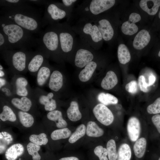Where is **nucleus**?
<instances>
[{
    "mask_svg": "<svg viewBox=\"0 0 160 160\" xmlns=\"http://www.w3.org/2000/svg\"><path fill=\"white\" fill-rule=\"evenodd\" d=\"M1 15L31 33L42 32V17L39 11L27 3L14 8L2 7Z\"/></svg>",
    "mask_w": 160,
    "mask_h": 160,
    "instance_id": "1",
    "label": "nucleus"
},
{
    "mask_svg": "<svg viewBox=\"0 0 160 160\" xmlns=\"http://www.w3.org/2000/svg\"><path fill=\"white\" fill-rule=\"evenodd\" d=\"M0 31L7 40L9 50H26L37 46V39L33 37V34L1 15Z\"/></svg>",
    "mask_w": 160,
    "mask_h": 160,
    "instance_id": "2",
    "label": "nucleus"
},
{
    "mask_svg": "<svg viewBox=\"0 0 160 160\" xmlns=\"http://www.w3.org/2000/svg\"><path fill=\"white\" fill-rule=\"evenodd\" d=\"M116 2L115 0H84L73 9L68 22L73 19L92 20L112 8Z\"/></svg>",
    "mask_w": 160,
    "mask_h": 160,
    "instance_id": "3",
    "label": "nucleus"
},
{
    "mask_svg": "<svg viewBox=\"0 0 160 160\" xmlns=\"http://www.w3.org/2000/svg\"><path fill=\"white\" fill-rule=\"evenodd\" d=\"M71 26L81 41L95 50L101 47L103 38L98 27L92 20H78Z\"/></svg>",
    "mask_w": 160,
    "mask_h": 160,
    "instance_id": "4",
    "label": "nucleus"
},
{
    "mask_svg": "<svg viewBox=\"0 0 160 160\" xmlns=\"http://www.w3.org/2000/svg\"><path fill=\"white\" fill-rule=\"evenodd\" d=\"M37 39L38 50L45 57L59 56L62 55L58 30L56 24L48 25Z\"/></svg>",
    "mask_w": 160,
    "mask_h": 160,
    "instance_id": "5",
    "label": "nucleus"
},
{
    "mask_svg": "<svg viewBox=\"0 0 160 160\" xmlns=\"http://www.w3.org/2000/svg\"><path fill=\"white\" fill-rule=\"evenodd\" d=\"M41 20L42 27L59 23L65 18L66 21L70 18L73 11L65 7L62 3L47 0Z\"/></svg>",
    "mask_w": 160,
    "mask_h": 160,
    "instance_id": "6",
    "label": "nucleus"
},
{
    "mask_svg": "<svg viewBox=\"0 0 160 160\" xmlns=\"http://www.w3.org/2000/svg\"><path fill=\"white\" fill-rule=\"evenodd\" d=\"M58 33L62 55L74 52L78 39L70 24L67 21L56 23Z\"/></svg>",
    "mask_w": 160,
    "mask_h": 160,
    "instance_id": "7",
    "label": "nucleus"
},
{
    "mask_svg": "<svg viewBox=\"0 0 160 160\" xmlns=\"http://www.w3.org/2000/svg\"><path fill=\"white\" fill-rule=\"evenodd\" d=\"M7 62L19 72L25 70L33 53L26 50H7L1 52Z\"/></svg>",
    "mask_w": 160,
    "mask_h": 160,
    "instance_id": "8",
    "label": "nucleus"
},
{
    "mask_svg": "<svg viewBox=\"0 0 160 160\" xmlns=\"http://www.w3.org/2000/svg\"><path fill=\"white\" fill-rule=\"evenodd\" d=\"M95 49L89 45L78 39L74 51V63L77 67L83 68L92 61L94 58Z\"/></svg>",
    "mask_w": 160,
    "mask_h": 160,
    "instance_id": "9",
    "label": "nucleus"
},
{
    "mask_svg": "<svg viewBox=\"0 0 160 160\" xmlns=\"http://www.w3.org/2000/svg\"><path fill=\"white\" fill-rule=\"evenodd\" d=\"M92 20L98 27L103 40L109 42L113 39L114 30L112 22L108 17L102 14Z\"/></svg>",
    "mask_w": 160,
    "mask_h": 160,
    "instance_id": "10",
    "label": "nucleus"
},
{
    "mask_svg": "<svg viewBox=\"0 0 160 160\" xmlns=\"http://www.w3.org/2000/svg\"><path fill=\"white\" fill-rule=\"evenodd\" d=\"M93 113L100 123L105 125L111 124L114 120L113 115L111 111L105 105L98 104L93 108Z\"/></svg>",
    "mask_w": 160,
    "mask_h": 160,
    "instance_id": "11",
    "label": "nucleus"
},
{
    "mask_svg": "<svg viewBox=\"0 0 160 160\" xmlns=\"http://www.w3.org/2000/svg\"><path fill=\"white\" fill-rule=\"evenodd\" d=\"M45 57L44 53L39 50L33 53L27 65L29 71L33 73L38 71L44 62Z\"/></svg>",
    "mask_w": 160,
    "mask_h": 160,
    "instance_id": "12",
    "label": "nucleus"
},
{
    "mask_svg": "<svg viewBox=\"0 0 160 160\" xmlns=\"http://www.w3.org/2000/svg\"><path fill=\"white\" fill-rule=\"evenodd\" d=\"M128 135L130 140L136 141L138 138L140 132V125L138 119L132 117L129 119L127 126Z\"/></svg>",
    "mask_w": 160,
    "mask_h": 160,
    "instance_id": "13",
    "label": "nucleus"
},
{
    "mask_svg": "<svg viewBox=\"0 0 160 160\" xmlns=\"http://www.w3.org/2000/svg\"><path fill=\"white\" fill-rule=\"evenodd\" d=\"M151 39L148 31L145 29L142 30L135 36L133 42V47L136 49H142L148 45Z\"/></svg>",
    "mask_w": 160,
    "mask_h": 160,
    "instance_id": "14",
    "label": "nucleus"
},
{
    "mask_svg": "<svg viewBox=\"0 0 160 160\" xmlns=\"http://www.w3.org/2000/svg\"><path fill=\"white\" fill-rule=\"evenodd\" d=\"M140 7L151 15H155L160 6V0H141L139 3Z\"/></svg>",
    "mask_w": 160,
    "mask_h": 160,
    "instance_id": "15",
    "label": "nucleus"
},
{
    "mask_svg": "<svg viewBox=\"0 0 160 160\" xmlns=\"http://www.w3.org/2000/svg\"><path fill=\"white\" fill-rule=\"evenodd\" d=\"M63 84V76L61 72L58 70L53 71L49 79V88L52 91L57 92L62 87Z\"/></svg>",
    "mask_w": 160,
    "mask_h": 160,
    "instance_id": "16",
    "label": "nucleus"
},
{
    "mask_svg": "<svg viewBox=\"0 0 160 160\" xmlns=\"http://www.w3.org/2000/svg\"><path fill=\"white\" fill-rule=\"evenodd\" d=\"M97 66V63L92 61L86 65L79 75L80 80L83 82L89 81L91 78Z\"/></svg>",
    "mask_w": 160,
    "mask_h": 160,
    "instance_id": "17",
    "label": "nucleus"
},
{
    "mask_svg": "<svg viewBox=\"0 0 160 160\" xmlns=\"http://www.w3.org/2000/svg\"><path fill=\"white\" fill-rule=\"evenodd\" d=\"M118 79L115 73L112 71H108L105 76L102 80L101 86L106 90H110L113 88L117 84Z\"/></svg>",
    "mask_w": 160,
    "mask_h": 160,
    "instance_id": "18",
    "label": "nucleus"
},
{
    "mask_svg": "<svg viewBox=\"0 0 160 160\" xmlns=\"http://www.w3.org/2000/svg\"><path fill=\"white\" fill-rule=\"evenodd\" d=\"M53 96V93L50 92L47 95H42L39 97V102L40 104L44 105L46 111H51L56 108V101L52 99Z\"/></svg>",
    "mask_w": 160,
    "mask_h": 160,
    "instance_id": "19",
    "label": "nucleus"
},
{
    "mask_svg": "<svg viewBox=\"0 0 160 160\" xmlns=\"http://www.w3.org/2000/svg\"><path fill=\"white\" fill-rule=\"evenodd\" d=\"M51 71L45 60L42 66L40 68L37 75L36 81L38 85L40 86L44 85L49 77Z\"/></svg>",
    "mask_w": 160,
    "mask_h": 160,
    "instance_id": "20",
    "label": "nucleus"
},
{
    "mask_svg": "<svg viewBox=\"0 0 160 160\" xmlns=\"http://www.w3.org/2000/svg\"><path fill=\"white\" fill-rule=\"evenodd\" d=\"M24 148L20 143L14 144L9 147L6 151V158L8 160H15L23 153Z\"/></svg>",
    "mask_w": 160,
    "mask_h": 160,
    "instance_id": "21",
    "label": "nucleus"
},
{
    "mask_svg": "<svg viewBox=\"0 0 160 160\" xmlns=\"http://www.w3.org/2000/svg\"><path fill=\"white\" fill-rule=\"evenodd\" d=\"M11 102L15 107L24 112L29 111L32 105L31 100L27 97L13 98Z\"/></svg>",
    "mask_w": 160,
    "mask_h": 160,
    "instance_id": "22",
    "label": "nucleus"
},
{
    "mask_svg": "<svg viewBox=\"0 0 160 160\" xmlns=\"http://www.w3.org/2000/svg\"><path fill=\"white\" fill-rule=\"evenodd\" d=\"M28 84V81L25 78L23 77L17 78L15 82L16 94L20 96L26 97L28 93L27 87Z\"/></svg>",
    "mask_w": 160,
    "mask_h": 160,
    "instance_id": "23",
    "label": "nucleus"
},
{
    "mask_svg": "<svg viewBox=\"0 0 160 160\" xmlns=\"http://www.w3.org/2000/svg\"><path fill=\"white\" fill-rule=\"evenodd\" d=\"M47 118L55 122L56 126L58 128H65L67 125L66 121L62 116V112L58 110L50 111L47 115Z\"/></svg>",
    "mask_w": 160,
    "mask_h": 160,
    "instance_id": "24",
    "label": "nucleus"
},
{
    "mask_svg": "<svg viewBox=\"0 0 160 160\" xmlns=\"http://www.w3.org/2000/svg\"><path fill=\"white\" fill-rule=\"evenodd\" d=\"M67 114L68 118L72 121H76L81 119V114L76 101H73L71 102L70 106L67 110Z\"/></svg>",
    "mask_w": 160,
    "mask_h": 160,
    "instance_id": "25",
    "label": "nucleus"
},
{
    "mask_svg": "<svg viewBox=\"0 0 160 160\" xmlns=\"http://www.w3.org/2000/svg\"><path fill=\"white\" fill-rule=\"evenodd\" d=\"M117 56L119 62L122 64H125L130 61V53L125 44H121L119 45L117 49Z\"/></svg>",
    "mask_w": 160,
    "mask_h": 160,
    "instance_id": "26",
    "label": "nucleus"
},
{
    "mask_svg": "<svg viewBox=\"0 0 160 160\" xmlns=\"http://www.w3.org/2000/svg\"><path fill=\"white\" fill-rule=\"evenodd\" d=\"M86 133L89 137H98L103 135L104 131L94 121H90L87 124Z\"/></svg>",
    "mask_w": 160,
    "mask_h": 160,
    "instance_id": "27",
    "label": "nucleus"
},
{
    "mask_svg": "<svg viewBox=\"0 0 160 160\" xmlns=\"http://www.w3.org/2000/svg\"><path fill=\"white\" fill-rule=\"evenodd\" d=\"M146 146V140L144 137L137 140L135 142L133 150L135 156L138 158L142 157L145 153Z\"/></svg>",
    "mask_w": 160,
    "mask_h": 160,
    "instance_id": "28",
    "label": "nucleus"
},
{
    "mask_svg": "<svg viewBox=\"0 0 160 160\" xmlns=\"http://www.w3.org/2000/svg\"><path fill=\"white\" fill-rule=\"evenodd\" d=\"M98 101L105 105L110 104H116L118 100L117 97L113 95L108 93L101 92L97 97Z\"/></svg>",
    "mask_w": 160,
    "mask_h": 160,
    "instance_id": "29",
    "label": "nucleus"
},
{
    "mask_svg": "<svg viewBox=\"0 0 160 160\" xmlns=\"http://www.w3.org/2000/svg\"><path fill=\"white\" fill-rule=\"evenodd\" d=\"M131 151L129 145L127 144L123 143L119 148L118 154V160H130Z\"/></svg>",
    "mask_w": 160,
    "mask_h": 160,
    "instance_id": "30",
    "label": "nucleus"
},
{
    "mask_svg": "<svg viewBox=\"0 0 160 160\" xmlns=\"http://www.w3.org/2000/svg\"><path fill=\"white\" fill-rule=\"evenodd\" d=\"M0 119L4 121H9L14 122L16 120V117L12 109L5 105L3 107L2 111L0 114Z\"/></svg>",
    "mask_w": 160,
    "mask_h": 160,
    "instance_id": "31",
    "label": "nucleus"
},
{
    "mask_svg": "<svg viewBox=\"0 0 160 160\" xmlns=\"http://www.w3.org/2000/svg\"><path fill=\"white\" fill-rule=\"evenodd\" d=\"M138 29L135 23L129 20L124 22L121 26L122 32L126 35H133L137 32Z\"/></svg>",
    "mask_w": 160,
    "mask_h": 160,
    "instance_id": "32",
    "label": "nucleus"
},
{
    "mask_svg": "<svg viewBox=\"0 0 160 160\" xmlns=\"http://www.w3.org/2000/svg\"><path fill=\"white\" fill-rule=\"evenodd\" d=\"M18 116L20 122L24 127H29L33 125L34 119L30 113L26 112L20 111L18 113Z\"/></svg>",
    "mask_w": 160,
    "mask_h": 160,
    "instance_id": "33",
    "label": "nucleus"
},
{
    "mask_svg": "<svg viewBox=\"0 0 160 160\" xmlns=\"http://www.w3.org/2000/svg\"><path fill=\"white\" fill-rule=\"evenodd\" d=\"M71 134V132L68 128H63L54 131L51 133V137L53 140H57L68 137Z\"/></svg>",
    "mask_w": 160,
    "mask_h": 160,
    "instance_id": "34",
    "label": "nucleus"
},
{
    "mask_svg": "<svg viewBox=\"0 0 160 160\" xmlns=\"http://www.w3.org/2000/svg\"><path fill=\"white\" fill-rule=\"evenodd\" d=\"M86 130V128L84 124L79 125L70 137L68 140L69 142L73 143L76 142L85 135Z\"/></svg>",
    "mask_w": 160,
    "mask_h": 160,
    "instance_id": "35",
    "label": "nucleus"
},
{
    "mask_svg": "<svg viewBox=\"0 0 160 160\" xmlns=\"http://www.w3.org/2000/svg\"><path fill=\"white\" fill-rule=\"evenodd\" d=\"M106 149L109 160H116L118 158L115 142L113 139L109 140L107 144Z\"/></svg>",
    "mask_w": 160,
    "mask_h": 160,
    "instance_id": "36",
    "label": "nucleus"
},
{
    "mask_svg": "<svg viewBox=\"0 0 160 160\" xmlns=\"http://www.w3.org/2000/svg\"><path fill=\"white\" fill-rule=\"evenodd\" d=\"M40 147L31 142L29 143L27 146V149L29 154L32 156L33 160H40L41 157L38 152Z\"/></svg>",
    "mask_w": 160,
    "mask_h": 160,
    "instance_id": "37",
    "label": "nucleus"
},
{
    "mask_svg": "<svg viewBox=\"0 0 160 160\" xmlns=\"http://www.w3.org/2000/svg\"><path fill=\"white\" fill-rule=\"evenodd\" d=\"M29 139L31 143L39 145H45L48 141L46 135L43 133L38 135H32L30 136Z\"/></svg>",
    "mask_w": 160,
    "mask_h": 160,
    "instance_id": "38",
    "label": "nucleus"
},
{
    "mask_svg": "<svg viewBox=\"0 0 160 160\" xmlns=\"http://www.w3.org/2000/svg\"><path fill=\"white\" fill-rule=\"evenodd\" d=\"M25 0H1L0 5L2 7L14 8L26 3Z\"/></svg>",
    "mask_w": 160,
    "mask_h": 160,
    "instance_id": "39",
    "label": "nucleus"
},
{
    "mask_svg": "<svg viewBox=\"0 0 160 160\" xmlns=\"http://www.w3.org/2000/svg\"><path fill=\"white\" fill-rule=\"evenodd\" d=\"M147 111L150 114H158L160 113V97L157 98L147 108Z\"/></svg>",
    "mask_w": 160,
    "mask_h": 160,
    "instance_id": "40",
    "label": "nucleus"
},
{
    "mask_svg": "<svg viewBox=\"0 0 160 160\" xmlns=\"http://www.w3.org/2000/svg\"><path fill=\"white\" fill-rule=\"evenodd\" d=\"M94 151L95 154L98 157L100 160H108L107 157L108 152L105 148L99 145L95 148Z\"/></svg>",
    "mask_w": 160,
    "mask_h": 160,
    "instance_id": "41",
    "label": "nucleus"
},
{
    "mask_svg": "<svg viewBox=\"0 0 160 160\" xmlns=\"http://www.w3.org/2000/svg\"><path fill=\"white\" fill-rule=\"evenodd\" d=\"M125 88L126 90L132 94L135 93L138 90L137 83L135 81H132L126 85Z\"/></svg>",
    "mask_w": 160,
    "mask_h": 160,
    "instance_id": "42",
    "label": "nucleus"
},
{
    "mask_svg": "<svg viewBox=\"0 0 160 160\" xmlns=\"http://www.w3.org/2000/svg\"><path fill=\"white\" fill-rule=\"evenodd\" d=\"M138 84L140 89L143 92H146L149 90V87L146 82L145 78L143 75H141L138 79Z\"/></svg>",
    "mask_w": 160,
    "mask_h": 160,
    "instance_id": "43",
    "label": "nucleus"
},
{
    "mask_svg": "<svg viewBox=\"0 0 160 160\" xmlns=\"http://www.w3.org/2000/svg\"><path fill=\"white\" fill-rule=\"evenodd\" d=\"M0 50L1 52L9 50V46L7 40L4 34L0 31Z\"/></svg>",
    "mask_w": 160,
    "mask_h": 160,
    "instance_id": "44",
    "label": "nucleus"
},
{
    "mask_svg": "<svg viewBox=\"0 0 160 160\" xmlns=\"http://www.w3.org/2000/svg\"><path fill=\"white\" fill-rule=\"evenodd\" d=\"M0 144L4 142V144L6 143V144L8 145L12 140L11 136L7 132H0Z\"/></svg>",
    "mask_w": 160,
    "mask_h": 160,
    "instance_id": "45",
    "label": "nucleus"
},
{
    "mask_svg": "<svg viewBox=\"0 0 160 160\" xmlns=\"http://www.w3.org/2000/svg\"><path fill=\"white\" fill-rule=\"evenodd\" d=\"M78 1L77 0H62V3L66 8L73 11V7Z\"/></svg>",
    "mask_w": 160,
    "mask_h": 160,
    "instance_id": "46",
    "label": "nucleus"
},
{
    "mask_svg": "<svg viewBox=\"0 0 160 160\" xmlns=\"http://www.w3.org/2000/svg\"><path fill=\"white\" fill-rule=\"evenodd\" d=\"M151 120L158 132L160 133V114H158L154 115L152 117Z\"/></svg>",
    "mask_w": 160,
    "mask_h": 160,
    "instance_id": "47",
    "label": "nucleus"
},
{
    "mask_svg": "<svg viewBox=\"0 0 160 160\" xmlns=\"http://www.w3.org/2000/svg\"><path fill=\"white\" fill-rule=\"evenodd\" d=\"M140 15L138 13L133 12L129 16L128 20L135 23L139 22L141 20Z\"/></svg>",
    "mask_w": 160,
    "mask_h": 160,
    "instance_id": "48",
    "label": "nucleus"
},
{
    "mask_svg": "<svg viewBox=\"0 0 160 160\" xmlns=\"http://www.w3.org/2000/svg\"><path fill=\"white\" fill-rule=\"evenodd\" d=\"M28 2L39 5H44L46 4L47 0H26Z\"/></svg>",
    "mask_w": 160,
    "mask_h": 160,
    "instance_id": "49",
    "label": "nucleus"
},
{
    "mask_svg": "<svg viewBox=\"0 0 160 160\" xmlns=\"http://www.w3.org/2000/svg\"><path fill=\"white\" fill-rule=\"evenodd\" d=\"M156 77L155 76L152 74L150 75L148 78V84L149 86L152 85L155 83L156 81Z\"/></svg>",
    "mask_w": 160,
    "mask_h": 160,
    "instance_id": "50",
    "label": "nucleus"
},
{
    "mask_svg": "<svg viewBox=\"0 0 160 160\" xmlns=\"http://www.w3.org/2000/svg\"><path fill=\"white\" fill-rule=\"evenodd\" d=\"M59 160H79V159L76 157L71 156L63 158Z\"/></svg>",
    "mask_w": 160,
    "mask_h": 160,
    "instance_id": "51",
    "label": "nucleus"
},
{
    "mask_svg": "<svg viewBox=\"0 0 160 160\" xmlns=\"http://www.w3.org/2000/svg\"><path fill=\"white\" fill-rule=\"evenodd\" d=\"M0 77H2L4 75V72L2 70H0Z\"/></svg>",
    "mask_w": 160,
    "mask_h": 160,
    "instance_id": "52",
    "label": "nucleus"
},
{
    "mask_svg": "<svg viewBox=\"0 0 160 160\" xmlns=\"http://www.w3.org/2000/svg\"><path fill=\"white\" fill-rule=\"evenodd\" d=\"M0 70H2L3 68L2 66L1 65H0Z\"/></svg>",
    "mask_w": 160,
    "mask_h": 160,
    "instance_id": "53",
    "label": "nucleus"
},
{
    "mask_svg": "<svg viewBox=\"0 0 160 160\" xmlns=\"http://www.w3.org/2000/svg\"><path fill=\"white\" fill-rule=\"evenodd\" d=\"M158 55L159 57H160V50L159 51V52L158 53Z\"/></svg>",
    "mask_w": 160,
    "mask_h": 160,
    "instance_id": "54",
    "label": "nucleus"
},
{
    "mask_svg": "<svg viewBox=\"0 0 160 160\" xmlns=\"http://www.w3.org/2000/svg\"><path fill=\"white\" fill-rule=\"evenodd\" d=\"M159 17L160 19V11L159 12Z\"/></svg>",
    "mask_w": 160,
    "mask_h": 160,
    "instance_id": "55",
    "label": "nucleus"
},
{
    "mask_svg": "<svg viewBox=\"0 0 160 160\" xmlns=\"http://www.w3.org/2000/svg\"><path fill=\"white\" fill-rule=\"evenodd\" d=\"M158 160H160V157L159 158V159Z\"/></svg>",
    "mask_w": 160,
    "mask_h": 160,
    "instance_id": "56",
    "label": "nucleus"
}]
</instances>
